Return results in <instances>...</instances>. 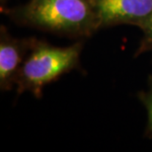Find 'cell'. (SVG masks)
I'll return each mask as SVG.
<instances>
[{
    "label": "cell",
    "mask_w": 152,
    "mask_h": 152,
    "mask_svg": "<svg viewBox=\"0 0 152 152\" xmlns=\"http://www.w3.org/2000/svg\"><path fill=\"white\" fill-rule=\"evenodd\" d=\"M95 10L87 0H33L27 8L32 22L57 31H77L94 21Z\"/></svg>",
    "instance_id": "obj_1"
},
{
    "label": "cell",
    "mask_w": 152,
    "mask_h": 152,
    "mask_svg": "<svg viewBox=\"0 0 152 152\" xmlns=\"http://www.w3.org/2000/svg\"><path fill=\"white\" fill-rule=\"evenodd\" d=\"M78 54L77 47L39 48L24 65V77L36 87L42 86L70 69L77 61Z\"/></svg>",
    "instance_id": "obj_2"
},
{
    "label": "cell",
    "mask_w": 152,
    "mask_h": 152,
    "mask_svg": "<svg viewBox=\"0 0 152 152\" xmlns=\"http://www.w3.org/2000/svg\"><path fill=\"white\" fill-rule=\"evenodd\" d=\"M91 3L98 20L105 24L152 18V0H91Z\"/></svg>",
    "instance_id": "obj_3"
},
{
    "label": "cell",
    "mask_w": 152,
    "mask_h": 152,
    "mask_svg": "<svg viewBox=\"0 0 152 152\" xmlns=\"http://www.w3.org/2000/svg\"><path fill=\"white\" fill-rule=\"evenodd\" d=\"M20 61L19 51L13 45L2 42L0 45V79L6 81L16 70Z\"/></svg>",
    "instance_id": "obj_4"
},
{
    "label": "cell",
    "mask_w": 152,
    "mask_h": 152,
    "mask_svg": "<svg viewBox=\"0 0 152 152\" xmlns=\"http://www.w3.org/2000/svg\"><path fill=\"white\" fill-rule=\"evenodd\" d=\"M148 110H149V117H150V121L152 124V95L150 96L149 101H148Z\"/></svg>",
    "instance_id": "obj_5"
},
{
    "label": "cell",
    "mask_w": 152,
    "mask_h": 152,
    "mask_svg": "<svg viewBox=\"0 0 152 152\" xmlns=\"http://www.w3.org/2000/svg\"><path fill=\"white\" fill-rule=\"evenodd\" d=\"M148 22H149V26H152V18H151L149 21H148Z\"/></svg>",
    "instance_id": "obj_6"
},
{
    "label": "cell",
    "mask_w": 152,
    "mask_h": 152,
    "mask_svg": "<svg viewBox=\"0 0 152 152\" xmlns=\"http://www.w3.org/2000/svg\"><path fill=\"white\" fill-rule=\"evenodd\" d=\"M149 30H150V33H151V35H152V26H149Z\"/></svg>",
    "instance_id": "obj_7"
}]
</instances>
